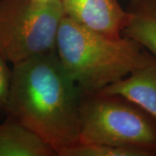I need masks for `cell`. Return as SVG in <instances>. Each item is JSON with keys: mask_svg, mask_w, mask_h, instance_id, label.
<instances>
[{"mask_svg": "<svg viewBox=\"0 0 156 156\" xmlns=\"http://www.w3.org/2000/svg\"><path fill=\"white\" fill-rule=\"evenodd\" d=\"M6 116L40 136L56 155L79 141L80 91L56 50L12 65Z\"/></svg>", "mask_w": 156, "mask_h": 156, "instance_id": "obj_1", "label": "cell"}, {"mask_svg": "<svg viewBox=\"0 0 156 156\" xmlns=\"http://www.w3.org/2000/svg\"><path fill=\"white\" fill-rule=\"evenodd\" d=\"M80 92L100 91L143 64L149 53L125 37H114L62 17L55 47Z\"/></svg>", "mask_w": 156, "mask_h": 156, "instance_id": "obj_2", "label": "cell"}, {"mask_svg": "<svg viewBox=\"0 0 156 156\" xmlns=\"http://www.w3.org/2000/svg\"><path fill=\"white\" fill-rule=\"evenodd\" d=\"M79 141L134 148L156 155V121L122 96L80 92Z\"/></svg>", "mask_w": 156, "mask_h": 156, "instance_id": "obj_3", "label": "cell"}, {"mask_svg": "<svg viewBox=\"0 0 156 156\" xmlns=\"http://www.w3.org/2000/svg\"><path fill=\"white\" fill-rule=\"evenodd\" d=\"M61 0H0V56L16 64L55 50Z\"/></svg>", "mask_w": 156, "mask_h": 156, "instance_id": "obj_4", "label": "cell"}, {"mask_svg": "<svg viewBox=\"0 0 156 156\" xmlns=\"http://www.w3.org/2000/svg\"><path fill=\"white\" fill-rule=\"evenodd\" d=\"M64 16L109 37H122L127 13L118 0H61Z\"/></svg>", "mask_w": 156, "mask_h": 156, "instance_id": "obj_5", "label": "cell"}, {"mask_svg": "<svg viewBox=\"0 0 156 156\" xmlns=\"http://www.w3.org/2000/svg\"><path fill=\"white\" fill-rule=\"evenodd\" d=\"M100 91L122 96L156 121V58L149 53L143 64Z\"/></svg>", "mask_w": 156, "mask_h": 156, "instance_id": "obj_6", "label": "cell"}, {"mask_svg": "<svg viewBox=\"0 0 156 156\" xmlns=\"http://www.w3.org/2000/svg\"><path fill=\"white\" fill-rule=\"evenodd\" d=\"M122 36L156 58V0H129Z\"/></svg>", "mask_w": 156, "mask_h": 156, "instance_id": "obj_7", "label": "cell"}, {"mask_svg": "<svg viewBox=\"0 0 156 156\" xmlns=\"http://www.w3.org/2000/svg\"><path fill=\"white\" fill-rule=\"evenodd\" d=\"M55 150L33 131L6 116L0 123V156H52Z\"/></svg>", "mask_w": 156, "mask_h": 156, "instance_id": "obj_8", "label": "cell"}, {"mask_svg": "<svg viewBox=\"0 0 156 156\" xmlns=\"http://www.w3.org/2000/svg\"><path fill=\"white\" fill-rule=\"evenodd\" d=\"M60 156H151L145 151L114 147V146L83 143L78 141L59 154Z\"/></svg>", "mask_w": 156, "mask_h": 156, "instance_id": "obj_9", "label": "cell"}, {"mask_svg": "<svg viewBox=\"0 0 156 156\" xmlns=\"http://www.w3.org/2000/svg\"><path fill=\"white\" fill-rule=\"evenodd\" d=\"M12 69L9 62L0 56V115H6L10 90H11Z\"/></svg>", "mask_w": 156, "mask_h": 156, "instance_id": "obj_10", "label": "cell"}, {"mask_svg": "<svg viewBox=\"0 0 156 156\" xmlns=\"http://www.w3.org/2000/svg\"><path fill=\"white\" fill-rule=\"evenodd\" d=\"M39 2H50V1H53V0H37Z\"/></svg>", "mask_w": 156, "mask_h": 156, "instance_id": "obj_11", "label": "cell"}]
</instances>
